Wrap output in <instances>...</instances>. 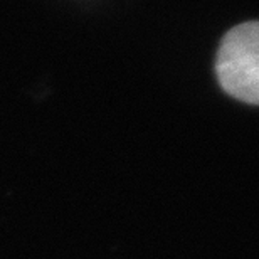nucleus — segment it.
Here are the masks:
<instances>
[{"label":"nucleus","instance_id":"obj_1","mask_svg":"<svg viewBox=\"0 0 259 259\" xmlns=\"http://www.w3.org/2000/svg\"><path fill=\"white\" fill-rule=\"evenodd\" d=\"M215 71L231 96L259 105V22L241 24L226 34Z\"/></svg>","mask_w":259,"mask_h":259}]
</instances>
